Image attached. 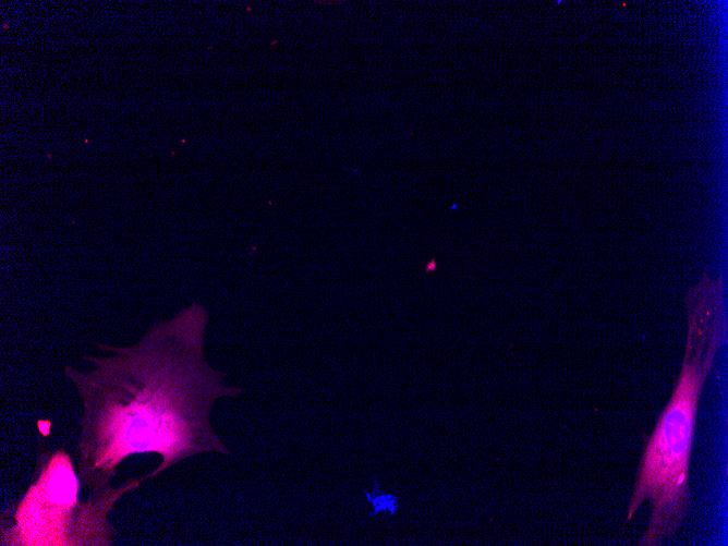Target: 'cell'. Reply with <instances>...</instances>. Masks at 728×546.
I'll return each mask as SVG.
<instances>
[{
    "label": "cell",
    "mask_w": 728,
    "mask_h": 546,
    "mask_svg": "<svg viewBox=\"0 0 728 546\" xmlns=\"http://www.w3.org/2000/svg\"><path fill=\"white\" fill-rule=\"evenodd\" d=\"M208 314L192 304L154 325L130 347L99 343L108 356H86L94 367L65 366L82 400L77 475L88 496L105 497L117 468L135 453H157L154 478L195 454H228L210 424L213 404L238 397L242 388L223 384V374L205 360Z\"/></svg>",
    "instance_id": "1"
},
{
    "label": "cell",
    "mask_w": 728,
    "mask_h": 546,
    "mask_svg": "<svg viewBox=\"0 0 728 546\" xmlns=\"http://www.w3.org/2000/svg\"><path fill=\"white\" fill-rule=\"evenodd\" d=\"M685 305L688 330L682 366L645 445L626 515V521H631L648 502V522L639 541L643 546L662 545L671 538L689 513V466L699 401L725 339L719 282L703 277L689 291Z\"/></svg>",
    "instance_id": "2"
},
{
    "label": "cell",
    "mask_w": 728,
    "mask_h": 546,
    "mask_svg": "<svg viewBox=\"0 0 728 546\" xmlns=\"http://www.w3.org/2000/svg\"><path fill=\"white\" fill-rule=\"evenodd\" d=\"M145 481L129 478L108 496L78 499L80 478L64 448L38 457L37 476L7 512L1 546H110L117 534L108 521L116 502Z\"/></svg>",
    "instance_id": "3"
},
{
    "label": "cell",
    "mask_w": 728,
    "mask_h": 546,
    "mask_svg": "<svg viewBox=\"0 0 728 546\" xmlns=\"http://www.w3.org/2000/svg\"><path fill=\"white\" fill-rule=\"evenodd\" d=\"M435 268H436V263H435V260L433 259V260H430V262L426 265V268H425V269H426V271H430V270H434Z\"/></svg>",
    "instance_id": "5"
},
{
    "label": "cell",
    "mask_w": 728,
    "mask_h": 546,
    "mask_svg": "<svg viewBox=\"0 0 728 546\" xmlns=\"http://www.w3.org/2000/svg\"><path fill=\"white\" fill-rule=\"evenodd\" d=\"M366 496L374 508V514L381 510H388L390 513H393L398 508L397 498L393 495H376L375 490H373L371 494L366 493Z\"/></svg>",
    "instance_id": "4"
}]
</instances>
